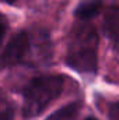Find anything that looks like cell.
Instances as JSON below:
<instances>
[{"label":"cell","instance_id":"cell-11","mask_svg":"<svg viewBox=\"0 0 119 120\" xmlns=\"http://www.w3.org/2000/svg\"><path fill=\"white\" fill-rule=\"evenodd\" d=\"M86 120H97V119H95V117H87Z\"/></svg>","mask_w":119,"mask_h":120},{"label":"cell","instance_id":"cell-5","mask_svg":"<svg viewBox=\"0 0 119 120\" xmlns=\"http://www.w3.org/2000/svg\"><path fill=\"white\" fill-rule=\"evenodd\" d=\"M102 0H84L81 1L77 7H76V11H74V15L83 21L90 20L95 15H98L102 10Z\"/></svg>","mask_w":119,"mask_h":120},{"label":"cell","instance_id":"cell-4","mask_svg":"<svg viewBox=\"0 0 119 120\" xmlns=\"http://www.w3.org/2000/svg\"><path fill=\"white\" fill-rule=\"evenodd\" d=\"M104 32L119 50V7H111L104 17Z\"/></svg>","mask_w":119,"mask_h":120},{"label":"cell","instance_id":"cell-9","mask_svg":"<svg viewBox=\"0 0 119 120\" xmlns=\"http://www.w3.org/2000/svg\"><path fill=\"white\" fill-rule=\"evenodd\" d=\"M6 30H7V27H6V24H4L3 18L0 17V45H1L3 38H4V35H6Z\"/></svg>","mask_w":119,"mask_h":120},{"label":"cell","instance_id":"cell-1","mask_svg":"<svg viewBox=\"0 0 119 120\" xmlns=\"http://www.w3.org/2000/svg\"><path fill=\"white\" fill-rule=\"evenodd\" d=\"M97 49L98 35L90 24L76 25L69 38L67 46V64L79 73H95L97 70Z\"/></svg>","mask_w":119,"mask_h":120},{"label":"cell","instance_id":"cell-2","mask_svg":"<svg viewBox=\"0 0 119 120\" xmlns=\"http://www.w3.org/2000/svg\"><path fill=\"white\" fill-rule=\"evenodd\" d=\"M63 90V78L60 75L36 77L27 85L24 91L23 115L25 117H35L41 115Z\"/></svg>","mask_w":119,"mask_h":120},{"label":"cell","instance_id":"cell-10","mask_svg":"<svg viewBox=\"0 0 119 120\" xmlns=\"http://www.w3.org/2000/svg\"><path fill=\"white\" fill-rule=\"evenodd\" d=\"M1 1H4V3H8V4H13L16 0H1Z\"/></svg>","mask_w":119,"mask_h":120},{"label":"cell","instance_id":"cell-6","mask_svg":"<svg viewBox=\"0 0 119 120\" xmlns=\"http://www.w3.org/2000/svg\"><path fill=\"white\" fill-rule=\"evenodd\" d=\"M79 112V105L77 103H70L67 106H63L62 109L52 113L46 120H74Z\"/></svg>","mask_w":119,"mask_h":120},{"label":"cell","instance_id":"cell-7","mask_svg":"<svg viewBox=\"0 0 119 120\" xmlns=\"http://www.w3.org/2000/svg\"><path fill=\"white\" fill-rule=\"evenodd\" d=\"M109 120H119V102L114 103L109 109Z\"/></svg>","mask_w":119,"mask_h":120},{"label":"cell","instance_id":"cell-3","mask_svg":"<svg viewBox=\"0 0 119 120\" xmlns=\"http://www.w3.org/2000/svg\"><path fill=\"white\" fill-rule=\"evenodd\" d=\"M31 46L30 35L24 31L16 34L10 42L7 43L1 57H0V64L3 67H8V66H16L20 61H23L24 57L27 56L28 50Z\"/></svg>","mask_w":119,"mask_h":120},{"label":"cell","instance_id":"cell-8","mask_svg":"<svg viewBox=\"0 0 119 120\" xmlns=\"http://www.w3.org/2000/svg\"><path fill=\"white\" fill-rule=\"evenodd\" d=\"M0 120H13V112L10 109L0 112Z\"/></svg>","mask_w":119,"mask_h":120}]
</instances>
